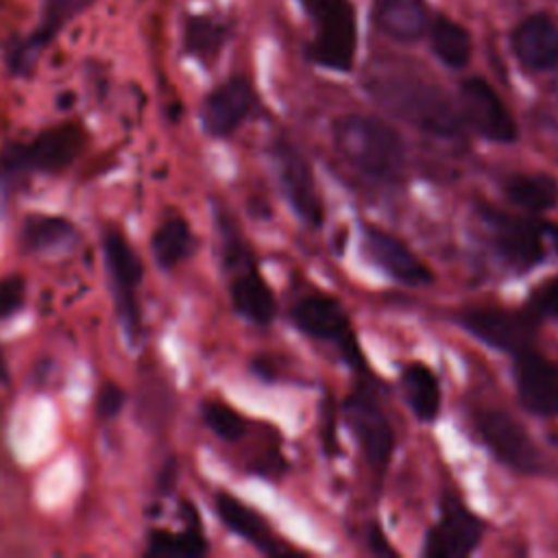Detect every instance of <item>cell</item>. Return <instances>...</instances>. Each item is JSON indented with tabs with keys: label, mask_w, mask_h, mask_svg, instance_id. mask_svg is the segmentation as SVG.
<instances>
[{
	"label": "cell",
	"mask_w": 558,
	"mask_h": 558,
	"mask_svg": "<svg viewBox=\"0 0 558 558\" xmlns=\"http://www.w3.org/2000/svg\"><path fill=\"white\" fill-rule=\"evenodd\" d=\"M340 157L360 174L390 183L405 166V144L384 120L371 116H344L333 126Z\"/></svg>",
	"instance_id": "obj_1"
},
{
	"label": "cell",
	"mask_w": 558,
	"mask_h": 558,
	"mask_svg": "<svg viewBox=\"0 0 558 558\" xmlns=\"http://www.w3.org/2000/svg\"><path fill=\"white\" fill-rule=\"evenodd\" d=\"M371 96L397 118L438 137H460L462 113L436 87L408 76H373Z\"/></svg>",
	"instance_id": "obj_2"
},
{
	"label": "cell",
	"mask_w": 558,
	"mask_h": 558,
	"mask_svg": "<svg viewBox=\"0 0 558 558\" xmlns=\"http://www.w3.org/2000/svg\"><path fill=\"white\" fill-rule=\"evenodd\" d=\"M314 20V41L310 57L336 72H347L355 59L357 28L349 0H301Z\"/></svg>",
	"instance_id": "obj_3"
},
{
	"label": "cell",
	"mask_w": 558,
	"mask_h": 558,
	"mask_svg": "<svg viewBox=\"0 0 558 558\" xmlns=\"http://www.w3.org/2000/svg\"><path fill=\"white\" fill-rule=\"evenodd\" d=\"M85 131L76 122H63L37 133L26 144L9 146L0 163L11 172H59L68 168L85 146Z\"/></svg>",
	"instance_id": "obj_4"
},
{
	"label": "cell",
	"mask_w": 558,
	"mask_h": 558,
	"mask_svg": "<svg viewBox=\"0 0 558 558\" xmlns=\"http://www.w3.org/2000/svg\"><path fill=\"white\" fill-rule=\"evenodd\" d=\"M102 253L107 270L113 283L118 312L126 336L135 342L142 333V310L137 303V288L142 286L144 266L135 248L120 229H107L102 233Z\"/></svg>",
	"instance_id": "obj_5"
},
{
	"label": "cell",
	"mask_w": 558,
	"mask_h": 558,
	"mask_svg": "<svg viewBox=\"0 0 558 558\" xmlns=\"http://www.w3.org/2000/svg\"><path fill=\"white\" fill-rule=\"evenodd\" d=\"M475 425L484 445L493 456L510 469L521 473H536L541 466V453L532 442L525 427L499 408L480 410Z\"/></svg>",
	"instance_id": "obj_6"
},
{
	"label": "cell",
	"mask_w": 558,
	"mask_h": 558,
	"mask_svg": "<svg viewBox=\"0 0 558 558\" xmlns=\"http://www.w3.org/2000/svg\"><path fill=\"white\" fill-rule=\"evenodd\" d=\"M342 412L371 466L386 469L395 447V432L375 395L366 388H355L342 401Z\"/></svg>",
	"instance_id": "obj_7"
},
{
	"label": "cell",
	"mask_w": 558,
	"mask_h": 558,
	"mask_svg": "<svg viewBox=\"0 0 558 558\" xmlns=\"http://www.w3.org/2000/svg\"><path fill=\"white\" fill-rule=\"evenodd\" d=\"M482 521L453 495H445L436 525L427 530L423 554L427 558H464L482 541Z\"/></svg>",
	"instance_id": "obj_8"
},
{
	"label": "cell",
	"mask_w": 558,
	"mask_h": 558,
	"mask_svg": "<svg viewBox=\"0 0 558 558\" xmlns=\"http://www.w3.org/2000/svg\"><path fill=\"white\" fill-rule=\"evenodd\" d=\"M460 113L462 120L482 137L499 144H510L517 140V122L499 94L488 81L471 76L460 85Z\"/></svg>",
	"instance_id": "obj_9"
},
{
	"label": "cell",
	"mask_w": 558,
	"mask_h": 558,
	"mask_svg": "<svg viewBox=\"0 0 558 558\" xmlns=\"http://www.w3.org/2000/svg\"><path fill=\"white\" fill-rule=\"evenodd\" d=\"M482 218L497 253L517 270H530L545 257L543 231L538 222L512 216L493 207L482 209Z\"/></svg>",
	"instance_id": "obj_10"
},
{
	"label": "cell",
	"mask_w": 558,
	"mask_h": 558,
	"mask_svg": "<svg viewBox=\"0 0 558 558\" xmlns=\"http://www.w3.org/2000/svg\"><path fill=\"white\" fill-rule=\"evenodd\" d=\"M460 325L484 344L517 355L532 347L538 323L525 312H510L504 307H471L460 314Z\"/></svg>",
	"instance_id": "obj_11"
},
{
	"label": "cell",
	"mask_w": 558,
	"mask_h": 558,
	"mask_svg": "<svg viewBox=\"0 0 558 558\" xmlns=\"http://www.w3.org/2000/svg\"><path fill=\"white\" fill-rule=\"evenodd\" d=\"M290 318L303 333H307L312 338H318V340L338 342L344 357L351 364L364 366L360 347H357V342L351 333L349 318H347L344 310L340 307V303L336 299H331V296H305L290 310Z\"/></svg>",
	"instance_id": "obj_12"
},
{
	"label": "cell",
	"mask_w": 558,
	"mask_h": 558,
	"mask_svg": "<svg viewBox=\"0 0 558 558\" xmlns=\"http://www.w3.org/2000/svg\"><path fill=\"white\" fill-rule=\"evenodd\" d=\"M279 183L294 214L310 227H318L325 218L323 201L316 192L314 174L307 159L288 142H277L272 148Z\"/></svg>",
	"instance_id": "obj_13"
},
{
	"label": "cell",
	"mask_w": 558,
	"mask_h": 558,
	"mask_svg": "<svg viewBox=\"0 0 558 558\" xmlns=\"http://www.w3.org/2000/svg\"><path fill=\"white\" fill-rule=\"evenodd\" d=\"M89 0H41L37 26L7 52V63L15 74H28L48 44L87 9Z\"/></svg>",
	"instance_id": "obj_14"
},
{
	"label": "cell",
	"mask_w": 558,
	"mask_h": 558,
	"mask_svg": "<svg viewBox=\"0 0 558 558\" xmlns=\"http://www.w3.org/2000/svg\"><path fill=\"white\" fill-rule=\"evenodd\" d=\"M519 401L536 416H558V362L525 349L514 355Z\"/></svg>",
	"instance_id": "obj_15"
},
{
	"label": "cell",
	"mask_w": 558,
	"mask_h": 558,
	"mask_svg": "<svg viewBox=\"0 0 558 558\" xmlns=\"http://www.w3.org/2000/svg\"><path fill=\"white\" fill-rule=\"evenodd\" d=\"M255 94L244 76H231L207 94L201 107V120L209 135H231L251 113Z\"/></svg>",
	"instance_id": "obj_16"
},
{
	"label": "cell",
	"mask_w": 558,
	"mask_h": 558,
	"mask_svg": "<svg viewBox=\"0 0 558 558\" xmlns=\"http://www.w3.org/2000/svg\"><path fill=\"white\" fill-rule=\"evenodd\" d=\"M364 248L368 257L392 279L405 286H425L432 281V270L395 235L368 227L364 231Z\"/></svg>",
	"instance_id": "obj_17"
},
{
	"label": "cell",
	"mask_w": 558,
	"mask_h": 558,
	"mask_svg": "<svg viewBox=\"0 0 558 558\" xmlns=\"http://www.w3.org/2000/svg\"><path fill=\"white\" fill-rule=\"evenodd\" d=\"M512 50L517 59L534 72L558 65V26L545 13L527 15L512 33Z\"/></svg>",
	"instance_id": "obj_18"
},
{
	"label": "cell",
	"mask_w": 558,
	"mask_h": 558,
	"mask_svg": "<svg viewBox=\"0 0 558 558\" xmlns=\"http://www.w3.org/2000/svg\"><path fill=\"white\" fill-rule=\"evenodd\" d=\"M231 266H238V272L231 279V303L235 312L255 325H268L277 312L272 290L257 272L248 255Z\"/></svg>",
	"instance_id": "obj_19"
},
{
	"label": "cell",
	"mask_w": 558,
	"mask_h": 558,
	"mask_svg": "<svg viewBox=\"0 0 558 558\" xmlns=\"http://www.w3.org/2000/svg\"><path fill=\"white\" fill-rule=\"evenodd\" d=\"M214 506H216V514L220 517L225 527L231 530L233 534H238L240 538L248 541L251 545H255L259 551L272 554V556L283 551V547L270 532L264 517L257 514L253 508H248L238 497H233L229 493H218L214 499Z\"/></svg>",
	"instance_id": "obj_20"
},
{
	"label": "cell",
	"mask_w": 558,
	"mask_h": 558,
	"mask_svg": "<svg viewBox=\"0 0 558 558\" xmlns=\"http://www.w3.org/2000/svg\"><path fill=\"white\" fill-rule=\"evenodd\" d=\"M375 24L395 41H416L429 26L427 4L423 0H377Z\"/></svg>",
	"instance_id": "obj_21"
},
{
	"label": "cell",
	"mask_w": 558,
	"mask_h": 558,
	"mask_svg": "<svg viewBox=\"0 0 558 558\" xmlns=\"http://www.w3.org/2000/svg\"><path fill=\"white\" fill-rule=\"evenodd\" d=\"M401 388L408 405L421 421H434L440 410V386L434 371L421 362L408 364L401 373Z\"/></svg>",
	"instance_id": "obj_22"
},
{
	"label": "cell",
	"mask_w": 558,
	"mask_h": 558,
	"mask_svg": "<svg viewBox=\"0 0 558 558\" xmlns=\"http://www.w3.org/2000/svg\"><path fill=\"white\" fill-rule=\"evenodd\" d=\"M153 257L155 262L170 270L179 266L183 259H187L194 251V235L185 218L181 216H170L166 218L153 233L150 240Z\"/></svg>",
	"instance_id": "obj_23"
},
{
	"label": "cell",
	"mask_w": 558,
	"mask_h": 558,
	"mask_svg": "<svg viewBox=\"0 0 558 558\" xmlns=\"http://www.w3.org/2000/svg\"><path fill=\"white\" fill-rule=\"evenodd\" d=\"M506 196L525 211L543 214L558 203V181L551 174H514L506 181Z\"/></svg>",
	"instance_id": "obj_24"
},
{
	"label": "cell",
	"mask_w": 558,
	"mask_h": 558,
	"mask_svg": "<svg viewBox=\"0 0 558 558\" xmlns=\"http://www.w3.org/2000/svg\"><path fill=\"white\" fill-rule=\"evenodd\" d=\"M429 28V44L434 54L449 68H464L471 59L469 31L447 15H436Z\"/></svg>",
	"instance_id": "obj_25"
},
{
	"label": "cell",
	"mask_w": 558,
	"mask_h": 558,
	"mask_svg": "<svg viewBox=\"0 0 558 558\" xmlns=\"http://www.w3.org/2000/svg\"><path fill=\"white\" fill-rule=\"evenodd\" d=\"M144 554L150 558H201L207 554V541L196 525L183 532L153 530Z\"/></svg>",
	"instance_id": "obj_26"
},
{
	"label": "cell",
	"mask_w": 558,
	"mask_h": 558,
	"mask_svg": "<svg viewBox=\"0 0 558 558\" xmlns=\"http://www.w3.org/2000/svg\"><path fill=\"white\" fill-rule=\"evenodd\" d=\"M74 227L61 216H31L20 231V244L28 251H46L70 240Z\"/></svg>",
	"instance_id": "obj_27"
},
{
	"label": "cell",
	"mask_w": 558,
	"mask_h": 558,
	"mask_svg": "<svg viewBox=\"0 0 558 558\" xmlns=\"http://www.w3.org/2000/svg\"><path fill=\"white\" fill-rule=\"evenodd\" d=\"M185 50L201 59L211 61L227 39V28L207 15H192L185 24Z\"/></svg>",
	"instance_id": "obj_28"
},
{
	"label": "cell",
	"mask_w": 558,
	"mask_h": 558,
	"mask_svg": "<svg viewBox=\"0 0 558 558\" xmlns=\"http://www.w3.org/2000/svg\"><path fill=\"white\" fill-rule=\"evenodd\" d=\"M203 421L205 425L222 440H240L246 432V421L240 412H235L231 405L220 401H207L203 405Z\"/></svg>",
	"instance_id": "obj_29"
},
{
	"label": "cell",
	"mask_w": 558,
	"mask_h": 558,
	"mask_svg": "<svg viewBox=\"0 0 558 558\" xmlns=\"http://www.w3.org/2000/svg\"><path fill=\"white\" fill-rule=\"evenodd\" d=\"M523 312L536 323L543 318H556L558 316V277L534 288Z\"/></svg>",
	"instance_id": "obj_30"
},
{
	"label": "cell",
	"mask_w": 558,
	"mask_h": 558,
	"mask_svg": "<svg viewBox=\"0 0 558 558\" xmlns=\"http://www.w3.org/2000/svg\"><path fill=\"white\" fill-rule=\"evenodd\" d=\"M26 303V281L20 275L0 277V320L15 316Z\"/></svg>",
	"instance_id": "obj_31"
},
{
	"label": "cell",
	"mask_w": 558,
	"mask_h": 558,
	"mask_svg": "<svg viewBox=\"0 0 558 558\" xmlns=\"http://www.w3.org/2000/svg\"><path fill=\"white\" fill-rule=\"evenodd\" d=\"M122 403H124V392H122V388H118L116 384H105V386L100 388L98 399H96V405H98L100 416H105V418L116 416V414L120 412Z\"/></svg>",
	"instance_id": "obj_32"
},
{
	"label": "cell",
	"mask_w": 558,
	"mask_h": 558,
	"mask_svg": "<svg viewBox=\"0 0 558 558\" xmlns=\"http://www.w3.org/2000/svg\"><path fill=\"white\" fill-rule=\"evenodd\" d=\"M368 543H371V549H373L375 554H386V556L395 554V549H392V547L386 543V538H384V534H381V530H379L377 525H371Z\"/></svg>",
	"instance_id": "obj_33"
},
{
	"label": "cell",
	"mask_w": 558,
	"mask_h": 558,
	"mask_svg": "<svg viewBox=\"0 0 558 558\" xmlns=\"http://www.w3.org/2000/svg\"><path fill=\"white\" fill-rule=\"evenodd\" d=\"M538 227H541L543 235L549 240V244L558 251V225H554V222H538Z\"/></svg>",
	"instance_id": "obj_34"
},
{
	"label": "cell",
	"mask_w": 558,
	"mask_h": 558,
	"mask_svg": "<svg viewBox=\"0 0 558 558\" xmlns=\"http://www.w3.org/2000/svg\"><path fill=\"white\" fill-rule=\"evenodd\" d=\"M556 94H558V78H556Z\"/></svg>",
	"instance_id": "obj_35"
}]
</instances>
